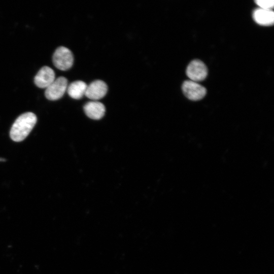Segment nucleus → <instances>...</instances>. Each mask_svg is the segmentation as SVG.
Instances as JSON below:
<instances>
[{"instance_id": "obj_7", "label": "nucleus", "mask_w": 274, "mask_h": 274, "mask_svg": "<svg viewBox=\"0 0 274 274\" xmlns=\"http://www.w3.org/2000/svg\"><path fill=\"white\" fill-rule=\"evenodd\" d=\"M55 79L54 71L48 66H44L37 73L34 78L36 86L40 88H46Z\"/></svg>"}, {"instance_id": "obj_9", "label": "nucleus", "mask_w": 274, "mask_h": 274, "mask_svg": "<svg viewBox=\"0 0 274 274\" xmlns=\"http://www.w3.org/2000/svg\"><path fill=\"white\" fill-rule=\"evenodd\" d=\"M253 16L255 21L260 25L269 26L273 24L274 13L271 10L258 8L254 11Z\"/></svg>"}, {"instance_id": "obj_3", "label": "nucleus", "mask_w": 274, "mask_h": 274, "mask_svg": "<svg viewBox=\"0 0 274 274\" xmlns=\"http://www.w3.org/2000/svg\"><path fill=\"white\" fill-rule=\"evenodd\" d=\"M67 86V80L65 77H58L46 88V97L50 100H56L60 98L66 91Z\"/></svg>"}, {"instance_id": "obj_10", "label": "nucleus", "mask_w": 274, "mask_h": 274, "mask_svg": "<svg viewBox=\"0 0 274 274\" xmlns=\"http://www.w3.org/2000/svg\"><path fill=\"white\" fill-rule=\"evenodd\" d=\"M87 85L82 81H76L67 86V92L69 96L76 99H79L85 95Z\"/></svg>"}, {"instance_id": "obj_8", "label": "nucleus", "mask_w": 274, "mask_h": 274, "mask_svg": "<svg viewBox=\"0 0 274 274\" xmlns=\"http://www.w3.org/2000/svg\"><path fill=\"white\" fill-rule=\"evenodd\" d=\"M84 111L89 118L98 120L104 116L106 109L105 106L100 102L92 100L84 105Z\"/></svg>"}, {"instance_id": "obj_5", "label": "nucleus", "mask_w": 274, "mask_h": 274, "mask_svg": "<svg viewBox=\"0 0 274 274\" xmlns=\"http://www.w3.org/2000/svg\"><path fill=\"white\" fill-rule=\"evenodd\" d=\"M186 75L194 82L203 80L208 75V68L205 64L199 60H193L186 68Z\"/></svg>"}, {"instance_id": "obj_1", "label": "nucleus", "mask_w": 274, "mask_h": 274, "mask_svg": "<svg viewBox=\"0 0 274 274\" xmlns=\"http://www.w3.org/2000/svg\"><path fill=\"white\" fill-rule=\"evenodd\" d=\"M36 115L27 112L19 116L12 125L10 132L11 139L17 142L24 140L30 132L37 122Z\"/></svg>"}, {"instance_id": "obj_4", "label": "nucleus", "mask_w": 274, "mask_h": 274, "mask_svg": "<svg viewBox=\"0 0 274 274\" xmlns=\"http://www.w3.org/2000/svg\"><path fill=\"white\" fill-rule=\"evenodd\" d=\"M182 89L184 94L192 100L202 99L207 93L206 88L197 82L191 80L185 81L182 84Z\"/></svg>"}, {"instance_id": "obj_2", "label": "nucleus", "mask_w": 274, "mask_h": 274, "mask_svg": "<svg viewBox=\"0 0 274 274\" xmlns=\"http://www.w3.org/2000/svg\"><path fill=\"white\" fill-rule=\"evenodd\" d=\"M52 60L56 68L61 71H66L73 64L74 56L69 49L60 46L55 51L52 56Z\"/></svg>"}, {"instance_id": "obj_6", "label": "nucleus", "mask_w": 274, "mask_h": 274, "mask_svg": "<svg viewBox=\"0 0 274 274\" xmlns=\"http://www.w3.org/2000/svg\"><path fill=\"white\" fill-rule=\"evenodd\" d=\"M108 91V86L101 80H95L87 85L85 95L88 98L97 101L104 97Z\"/></svg>"}, {"instance_id": "obj_12", "label": "nucleus", "mask_w": 274, "mask_h": 274, "mask_svg": "<svg viewBox=\"0 0 274 274\" xmlns=\"http://www.w3.org/2000/svg\"><path fill=\"white\" fill-rule=\"evenodd\" d=\"M0 161H5V159L0 158Z\"/></svg>"}, {"instance_id": "obj_11", "label": "nucleus", "mask_w": 274, "mask_h": 274, "mask_svg": "<svg viewBox=\"0 0 274 274\" xmlns=\"http://www.w3.org/2000/svg\"><path fill=\"white\" fill-rule=\"evenodd\" d=\"M255 2L260 8L266 10H271L274 5L273 0H256Z\"/></svg>"}]
</instances>
